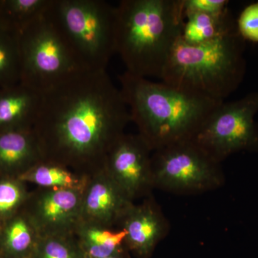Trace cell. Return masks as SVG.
<instances>
[{"label":"cell","instance_id":"1","mask_svg":"<svg viewBox=\"0 0 258 258\" xmlns=\"http://www.w3.org/2000/svg\"><path fill=\"white\" fill-rule=\"evenodd\" d=\"M131 120L121 91L106 71L77 70L41 93L35 122L38 140L71 157L111 149Z\"/></svg>","mask_w":258,"mask_h":258},{"label":"cell","instance_id":"2","mask_svg":"<svg viewBox=\"0 0 258 258\" xmlns=\"http://www.w3.org/2000/svg\"><path fill=\"white\" fill-rule=\"evenodd\" d=\"M118 79L131 120L139 125L149 147L157 149L191 140L208 115L223 102L125 71Z\"/></svg>","mask_w":258,"mask_h":258},{"label":"cell","instance_id":"3","mask_svg":"<svg viewBox=\"0 0 258 258\" xmlns=\"http://www.w3.org/2000/svg\"><path fill=\"white\" fill-rule=\"evenodd\" d=\"M183 0H122L115 7V53L125 72L160 79L181 37Z\"/></svg>","mask_w":258,"mask_h":258},{"label":"cell","instance_id":"4","mask_svg":"<svg viewBox=\"0 0 258 258\" xmlns=\"http://www.w3.org/2000/svg\"><path fill=\"white\" fill-rule=\"evenodd\" d=\"M242 40L237 30L203 45H189L180 38L169 56L161 81L224 101L243 76Z\"/></svg>","mask_w":258,"mask_h":258},{"label":"cell","instance_id":"5","mask_svg":"<svg viewBox=\"0 0 258 258\" xmlns=\"http://www.w3.org/2000/svg\"><path fill=\"white\" fill-rule=\"evenodd\" d=\"M47 14L78 69L106 71L115 53V7L102 0H51Z\"/></svg>","mask_w":258,"mask_h":258},{"label":"cell","instance_id":"6","mask_svg":"<svg viewBox=\"0 0 258 258\" xmlns=\"http://www.w3.org/2000/svg\"><path fill=\"white\" fill-rule=\"evenodd\" d=\"M19 44L21 83L40 93L79 70L47 11L20 32Z\"/></svg>","mask_w":258,"mask_h":258},{"label":"cell","instance_id":"7","mask_svg":"<svg viewBox=\"0 0 258 258\" xmlns=\"http://www.w3.org/2000/svg\"><path fill=\"white\" fill-rule=\"evenodd\" d=\"M257 112L258 93L237 101L222 102L208 115L191 141L216 161L253 147L258 143L254 122Z\"/></svg>","mask_w":258,"mask_h":258},{"label":"cell","instance_id":"8","mask_svg":"<svg viewBox=\"0 0 258 258\" xmlns=\"http://www.w3.org/2000/svg\"><path fill=\"white\" fill-rule=\"evenodd\" d=\"M216 161L192 141H185L158 149L155 174L167 188L202 189L213 181Z\"/></svg>","mask_w":258,"mask_h":258},{"label":"cell","instance_id":"9","mask_svg":"<svg viewBox=\"0 0 258 258\" xmlns=\"http://www.w3.org/2000/svg\"><path fill=\"white\" fill-rule=\"evenodd\" d=\"M149 148L142 137H123L112 147L110 166L122 189L134 192L145 183L149 171Z\"/></svg>","mask_w":258,"mask_h":258},{"label":"cell","instance_id":"10","mask_svg":"<svg viewBox=\"0 0 258 258\" xmlns=\"http://www.w3.org/2000/svg\"><path fill=\"white\" fill-rule=\"evenodd\" d=\"M41 93L21 83L0 93V127L35 124Z\"/></svg>","mask_w":258,"mask_h":258},{"label":"cell","instance_id":"11","mask_svg":"<svg viewBox=\"0 0 258 258\" xmlns=\"http://www.w3.org/2000/svg\"><path fill=\"white\" fill-rule=\"evenodd\" d=\"M237 30L229 10L219 15L184 13L181 38L189 45H203Z\"/></svg>","mask_w":258,"mask_h":258},{"label":"cell","instance_id":"12","mask_svg":"<svg viewBox=\"0 0 258 258\" xmlns=\"http://www.w3.org/2000/svg\"><path fill=\"white\" fill-rule=\"evenodd\" d=\"M130 216L124 229L125 238L139 253L149 254L161 236V220L150 209L137 210Z\"/></svg>","mask_w":258,"mask_h":258},{"label":"cell","instance_id":"13","mask_svg":"<svg viewBox=\"0 0 258 258\" xmlns=\"http://www.w3.org/2000/svg\"><path fill=\"white\" fill-rule=\"evenodd\" d=\"M39 145L35 134L25 129L8 130L0 134V165H20L35 157Z\"/></svg>","mask_w":258,"mask_h":258},{"label":"cell","instance_id":"14","mask_svg":"<svg viewBox=\"0 0 258 258\" xmlns=\"http://www.w3.org/2000/svg\"><path fill=\"white\" fill-rule=\"evenodd\" d=\"M50 3L51 0H8L0 3V14L7 21L0 28L20 35L47 11Z\"/></svg>","mask_w":258,"mask_h":258},{"label":"cell","instance_id":"15","mask_svg":"<svg viewBox=\"0 0 258 258\" xmlns=\"http://www.w3.org/2000/svg\"><path fill=\"white\" fill-rule=\"evenodd\" d=\"M123 203V197L116 186L107 181H98L88 191L86 210L92 216L109 219L121 208Z\"/></svg>","mask_w":258,"mask_h":258},{"label":"cell","instance_id":"16","mask_svg":"<svg viewBox=\"0 0 258 258\" xmlns=\"http://www.w3.org/2000/svg\"><path fill=\"white\" fill-rule=\"evenodd\" d=\"M21 76L19 35L0 28V85L10 87Z\"/></svg>","mask_w":258,"mask_h":258},{"label":"cell","instance_id":"17","mask_svg":"<svg viewBox=\"0 0 258 258\" xmlns=\"http://www.w3.org/2000/svg\"><path fill=\"white\" fill-rule=\"evenodd\" d=\"M79 205L77 193L64 188L52 191L42 200L40 212L47 221L58 222L66 220L74 213Z\"/></svg>","mask_w":258,"mask_h":258},{"label":"cell","instance_id":"18","mask_svg":"<svg viewBox=\"0 0 258 258\" xmlns=\"http://www.w3.org/2000/svg\"><path fill=\"white\" fill-rule=\"evenodd\" d=\"M125 237V230L113 232L100 229H90L86 234V253L90 258H105L115 255Z\"/></svg>","mask_w":258,"mask_h":258},{"label":"cell","instance_id":"19","mask_svg":"<svg viewBox=\"0 0 258 258\" xmlns=\"http://www.w3.org/2000/svg\"><path fill=\"white\" fill-rule=\"evenodd\" d=\"M27 175L30 181L43 186L69 188L76 183L71 173L59 166H39Z\"/></svg>","mask_w":258,"mask_h":258},{"label":"cell","instance_id":"20","mask_svg":"<svg viewBox=\"0 0 258 258\" xmlns=\"http://www.w3.org/2000/svg\"><path fill=\"white\" fill-rule=\"evenodd\" d=\"M31 242V234L23 220H16L10 225L6 235L7 246L10 250L14 252H24L30 247Z\"/></svg>","mask_w":258,"mask_h":258},{"label":"cell","instance_id":"21","mask_svg":"<svg viewBox=\"0 0 258 258\" xmlns=\"http://www.w3.org/2000/svg\"><path fill=\"white\" fill-rule=\"evenodd\" d=\"M237 29L243 40L258 42V2L244 8L239 17Z\"/></svg>","mask_w":258,"mask_h":258},{"label":"cell","instance_id":"22","mask_svg":"<svg viewBox=\"0 0 258 258\" xmlns=\"http://www.w3.org/2000/svg\"><path fill=\"white\" fill-rule=\"evenodd\" d=\"M227 0H183L184 13H198L212 15L228 11Z\"/></svg>","mask_w":258,"mask_h":258},{"label":"cell","instance_id":"23","mask_svg":"<svg viewBox=\"0 0 258 258\" xmlns=\"http://www.w3.org/2000/svg\"><path fill=\"white\" fill-rule=\"evenodd\" d=\"M21 200V191L10 181L0 183V213L11 211Z\"/></svg>","mask_w":258,"mask_h":258},{"label":"cell","instance_id":"24","mask_svg":"<svg viewBox=\"0 0 258 258\" xmlns=\"http://www.w3.org/2000/svg\"><path fill=\"white\" fill-rule=\"evenodd\" d=\"M39 258H77L67 245L57 240H49L42 246Z\"/></svg>","mask_w":258,"mask_h":258},{"label":"cell","instance_id":"25","mask_svg":"<svg viewBox=\"0 0 258 258\" xmlns=\"http://www.w3.org/2000/svg\"><path fill=\"white\" fill-rule=\"evenodd\" d=\"M105 258H118L115 255L111 256V257H105Z\"/></svg>","mask_w":258,"mask_h":258}]
</instances>
